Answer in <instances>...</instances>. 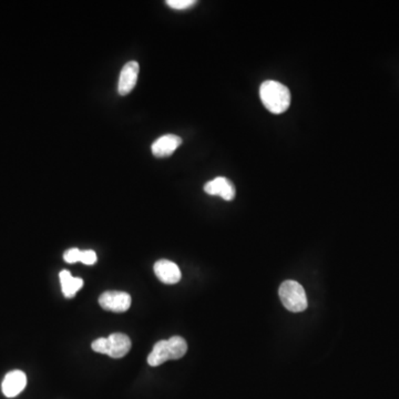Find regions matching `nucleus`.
Segmentation results:
<instances>
[{
  "label": "nucleus",
  "instance_id": "nucleus-5",
  "mask_svg": "<svg viewBox=\"0 0 399 399\" xmlns=\"http://www.w3.org/2000/svg\"><path fill=\"white\" fill-rule=\"evenodd\" d=\"M99 304L103 310L114 313H123L130 308L131 296L125 292H105L99 297Z\"/></svg>",
  "mask_w": 399,
  "mask_h": 399
},
{
  "label": "nucleus",
  "instance_id": "nucleus-10",
  "mask_svg": "<svg viewBox=\"0 0 399 399\" xmlns=\"http://www.w3.org/2000/svg\"><path fill=\"white\" fill-rule=\"evenodd\" d=\"M181 143H182V140H181L180 136H175V134H166V136H161L158 140H155L151 150H152L153 154L158 158L169 157L175 152L177 148L180 147Z\"/></svg>",
  "mask_w": 399,
  "mask_h": 399
},
{
  "label": "nucleus",
  "instance_id": "nucleus-9",
  "mask_svg": "<svg viewBox=\"0 0 399 399\" xmlns=\"http://www.w3.org/2000/svg\"><path fill=\"white\" fill-rule=\"evenodd\" d=\"M154 273L164 284H177L181 280V271L171 260H160L154 264Z\"/></svg>",
  "mask_w": 399,
  "mask_h": 399
},
{
  "label": "nucleus",
  "instance_id": "nucleus-6",
  "mask_svg": "<svg viewBox=\"0 0 399 399\" xmlns=\"http://www.w3.org/2000/svg\"><path fill=\"white\" fill-rule=\"evenodd\" d=\"M27 385V376L21 371H11L6 375L1 384L3 395L8 398L18 396Z\"/></svg>",
  "mask_w": 399,
  "mask_h": 399
},
{
  "label": "nucleus",
  "instance_id": "nucleus-12",
  "mask_svg": "<svg viewBox=\"0 0 399 399\" xmlns=\"http://www.w3.org/2000/svg\"><path fill=\"white\" fill-rule=\"evenodd\" d=\"M195 3L194 0H168L166 5L175 9V10H184V9L190 8Z\"/></svg>",
  "mask_w": 399,
  "mask_h": 399
},
{
  "label": "nucleus",
  "instance_id": "nucleus-14",
  "mask_svg": "<svg viewBox=\"0 0 399 399\" xmlns=\"http://www.w3.org/2000/svg\"><path fill=\"white\" fill-rule=\"evenodd\" d=\"M81 249H70L66 251L64 254V260L66 263H77L80 262Z\"/></svg>",
  "mask_w": 399,
  "mask_h": 399
},
{
  "label": "nucleus",
  "instance_id": "nucleus-4",
  "mask_svg": "<svg viewBox=\"0 0 399 399\" xmlns=\"http://www.w3.org/2000/svg\"><path fill=\"white\" fill-rule=\"evenodd\" d=\"M280 299L286 310L299 313L308 308V297L303 286L296 281H285L280 286Z\"/></svg>",
  "mask_w": 399,
  "mask_h": 399
},
{
  "label": "nucleus",
  "instance_id": "nucleus-8",
  "mask_svg": "<svg viewBox=\"0 0 399 399\" xmlns=\"http://www.w3.org/2000/svg\"><path fill=\"white\" fill-rule=\"evenodd\" d=\"M204 191L210 195L221 197L225 201H231L236 197V188L232 182L224 177H215L214 180L206 183L204 186Z\"/></svg>",
  "mask_w": 399,
  "mask_h": 399
},
{
  "label": "nucleus",
  "instance_id": "nucleus-11",
  "mask_svg": "<svg viewBox=\"0 0 399 399\" xmlns=\"http://www.w3.org/2000/svg\"><path fill=\"white\" fill-rule=\"evenodd\" d=\"M61 288L64 296L68 299L75 296L77 292L83 286V281L80 277H73L69 271L64 269L59 273Z\"/></svg>",
  "mask_w": 399,
  "mask_h": 399
},
{
  "label": "nucleus",
  "instance_id": "nucleus-7",
  "mask_svg": "<svg viewBox=\"0 0 399 399\" xmlns=\"http://www.w3.org/2000/svg\"><path fill=\"white\" fill-rule=\"evenodd\" d=\"M139 64L136 61H130L125 64L120 72L119 85H118V91L121 96H125L129 92L132 91L136 87L139 75Z\"/></svg>",
  "mask_w": 399,
  "mask_h": 399
},
{
  "label": "nucleus",
  "instance_id": "nucleus-13",
  "mask_svg": "<svg viewBox=\"0 0 399 399\" xmlns=\"http://www.w3.org/2000/svg\"><path fill=\"white\" fill-rule=\"evenodd\" d=\"M97 254L92 249L81 251L80 262L86 265H94L97 262Z\"/></svg>",
  "mask_w": 399,
  "mask_h": 399
},
{
  "label": "nucleus",
  "instance_id": "nucleus-3",
  "mask_svg": "<svg viewBox=\"0 0 399 399\" xmlns=\"http://www.w3.org/2000/svg\"><path fill=\"white\" fill-rule=\"evenodd\" d=\"M92 349L99 354L108 355L112 358H121L129 353L131 339L121 332H114L108 337L98 338L92 343Z\"/></svg>",
  "mask_w": 399,
  "mask_h": 399
},
{
  "label": "nucleus",
  "instance_id": "nucleus-1",
  "mask_svg": "<svg viewBox=\"0 0 399 399\" xmlns=\"http://www.w3.org/2000/svg\"><path fill=\"white\" fill-rule=\"evenodd\" d=\"M260 97L264 107L272 114H283L291 105V92L287 87L277 81H264L260 85Z\"/></svg>",
  "mask_w": 399,
  "mask_h": 399
},
{
  "label": "nucleus",
  "instance_id": "nucleus-2",
  "mask_svg": "<svg viewBox=\"0 0 399 399\" xmlns=\"http://www.w3.org/2000/svg\"><path fill=\"white\" fill-rule=\"evenodd\" d=\"M188 344L181 336H173L168 341H160L155 344L152 352L148 356L150 366H160L166 360H179L186 354Z\"/></svg>",
  "mask_w": 399,
  "mask_h": 399
}]
</instances>
